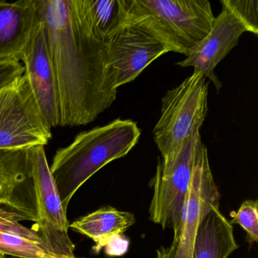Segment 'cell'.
<instances>
[{
  "mask_svg": "<svg viewBox=\"0 0 258 258\" xmlns=\"http://www.w3.org/2000/svg\"><path fill=\"white\" fill-rule=\"evenodd\" d=\"M21 221L29 220L23 214L0 208V258H55L49 254L35 229Z\"/></svg>",
  "mask_w": 258,
  "mask_h": 258,
  "instance_id": "cell-14",
  "label": "cell"
},
{
  "mask_svg": "<svg viewBox=\"0 0 258 258\" xmlns=\"http://www.w3.org/2000/svg\"><path fill=\"white\" fill-rule=\"evenodd\" d=\"M108 67L116 89L134 81L148 66L171 49L140 28L121 23L106 41Z\"/></svg>",
  "mask_w": 258,
  "mask_h": 258,
  "instance_id": "cell-9",
  "label": "cell"
},
{
  "mask_svg": "<svg viewBox=\"0 0 258 258\" xmlns=\"http://www.w3.org/2000/svg\"><path fill=\"white\" fill-rule=\"evenodd\" d=\"M40 21L37 0H0V61L19 60Z\"/></svg>",
  "mask_w": 258,
  "mask_h": 258,
  "instance_id": "cell-13",
  "label": "cell"
},
{
  "mask_svg": "<svg viewBox=\"0 0 258 258\" xmlns=\"http://www.w3.org/2000/svg\"><path fill=\"white\" fill-rule=\"evenodd\" d=\"M36 100L51 128L60 124L59 96L44 24L40 22L21 54Z\"/></svg>",
  "mask_w": 258,
  "mask_h": 258,
  "instance_id": "cell-10",
  "label": "cell"
},
{
  "mask_svg": "<svg viewBox=\"0 0 258 258\" xmlns=\"http://www.w3.org/2000/svg\"><path fill=\"white\" fill-rule=\"evenodd\" d=\"M208 95L206 78L194 72L162 98L161 116L153 130L162 159L176 155L184 142L200 129L208 113Z\"/></svg>",
  "mask_w": 258,
  "mask_h": 258,
  "instance_id": "cell-4",
  "label": "cell"
},
{
  "mask_svg": "<svg viewBox=\"0 0 258 258\" xmlns=\"http://www.w3.org/2000/svg\"><path fill=\"white\" fill-rule=\"evenodd\" d=\"M4 258H29V257H19V256H5V257ZM74 258H84V257H77V256H75V257Z\"/></svg>",
  "mask_w": 258,
  "mask_h": 258,
  "instance_id": "cell-22",
  "label": "cell"
},
{
  "mask_svg": "<svg viewBox=\"0 0 258 258\" xmlns=\"http://www.w3.org/2000/svg\"><path fill=\"white\" fill-rule=\"evenodd\" d=\"M35 196L36 232L55 258L75 257V245L69 235L67 211L63 208L46 159L45 148H30Z\"/></svg>",
  "mask_w": 258,
  "mask_h": 258,
  "instance_id": "cell-7",
  "label": "cell"
},
{
  "mask_svg": "<svg viewBox=\"0 0 258 258\" xmlns=\"http://www.w3.org/2000/svg\"><path fill=\"white\" fill-rule=\"evenodd\" d=\"M121 23L146 31L186 56L212 28L208 0H120Z\"/></svg>",
  "mask_w": 258,
  "mask_h": 258,
  "instance_id": "cell-3",
  "label": "cell"
},
{
  "mask_svg": "<svg viewBox=\"0 0 258 258\" xmlns=\"http://www.w3.org/2000/svg\"><path fill=\"white\" fill-rule=\"evenodd\" d=\"M51 138L25 74L0 90V149L45 146Z\"/></svg>",
  "mask_w": 258,
  "mask_h": 258,
  "instance_id": "cell-5",
  "label": "cell"
},
{
  "mask_svg": "<svg viewBox=\"0 0 258 258\" xmlns=\"http://www.w3.org/2000/svg\"><path fill=\"white\" fill-rule=\"evenodd\" d=\"M245 32L247 28L242 22L231 10L223 7L208 35L190 51L185 59L176 64L181 68H194L195 72L208 78L219 92L223 85L214 70L238 44L240 37Z\"/></svg>",
  "mask_w": 258,
  "mask_h": 258,
  "instance_id": "cell-11",
  "label": "cell"
},
{
  "mask_svg": "<svg viewBox=\"0 0 258 258\" xmlns=\"http://www.w3.org/2000/svg\"><path fill=\"white\" fill-rule=\"evenodd\" d=\"M140 136L136 122L116 119L80 133L69 146L58 149L49 168L64 209L67 211L75 193L96 172L126 156Z\"/></svg>",
  "mask_w": 258,
  "mask_h": 258,
  "instance_id": "cell-2",
  "label": "cell"
},
{
  "mask_svg": "<svg viewBox=\"0 0 258 258\" xmlns=\"http://www.w3.org/2000/svg\"><path fill=\"white\" fill-rule=\"evenodd\" d=\"M223 7L232 12L247 28V32L257 35L258 1L256 0H223Z\"/></svg>",
  "mask_w": 258,
  "mask_h": 258,
  "instance_id": "cell-19",
  "label": "cell"
},
{
  "mask_svg": "<svg viewBox=\"0 0 258 258\" xmlns=\"http://www.w3.org/2000/svg\"><path fill=\"white\" fill-rule=\"evenodd\" d=\"M135 223L132 213L107 206L81 217L69 228L93 240L96 243L94 249L98 252L110 237L122 235Z\"/></svg>",
  "mask_w": 258,
  "mask_h": 258,
  "instance_id": "cell-16",
  "label": "cell"
},
{
  "mask_svg": "<svg viewBox=\"0 0 258 258\" xmlns=\"http://www.w3.org/2000/svg\"><path fill=\"white\" fill-rule=\"evenodd\" d=\"M59 96L61 126L87 125L108 109L117 89L106 43L95 34L88 0H37Z\"/></svg>",
  "mask_w": 258,
  "mask_h": 258,
  "instance_id": "cell-1",
  "label": "cell"
},
{
  "mask_svg": "<svg viewBox=\"0 0 258 258\" xmlns=\"http://www.w3.org/2000/svg\"><path fill=\"white\" fill-rule=\"evenodd\" d=\"M220 197L210 166L208 150L202 142L171 244L169 247L161 246L157 250V258H192L199 225L213 206L220 205Z\"/></svg>",
  "mask_w": 258,
  "mask_h": 258,
  "instance_id": "cell-8",
  "label": "cell"
},
{
  "mask_svg": "<svg viewBox=\"0 0 258 258\" xmlns=\"http://www.w3.org/2000/svg\"><path fill=\"white\" fill-rule=\"evenodd\" d=\"M238 248L233 227L214 205L199 225L192 258H228Z\"/></svg>",
  "mask_w": 258,
  "mask_h": 258,
  "instance_id": "cell-15",
  "label": "cell"
},
{
  "mask_svg": "<svg viewBox=\"0 0 258 258\" xmlns=\"http://www.w3.org/2000/svg\"><path fill=\"white\" fill-rule=\"evenodd\" d=\"M129 241L121 235H115L110 237L104 243L105 253L109 256H121L126 253Z\"/></svg>",
  "mask_w": 258,
  "mask_h": 258,
  "instance_id": "cell-21",
  "label": "cell"
},
{
  "mask_svg": "<svg viewBox=\"0 0 258 258\" xmlns=\"http://www.w3.org/2000/svg\"><path fill=\"white\" fill-rule=\"evenodd\" d=\"M25 74L23 64L18 59L0 61V90Z\"/></svg>",
  "mask_w": 258,
  "mask_h": 258,
  "instance_id": "cell-20",
  "label": "cell"
},
{
  "mask_svg": "<svg viewBox=\"0 0 258 258\" xmlns=\"http://www.w3.org/2000/svg\"><path fill=\"white\" fill-rule=\"evenodd\" d=\"M89 10L95 34L106 41L122 20L120 0H88Z\"/></svg>",
  "mask_w": 258,
  "mask_h": 258,
  "instance_id": "cell-17",
  "label": "cell"
},
{
  "mask_svg": "<svg viewBox=\"0 0 258 258\" xmlns=\"http://www.w3.org/2000/svg\"><path fill=\"white\" fill-rule=\"evenodd\" d=\"M0 208L36 222L35 196L30 148L0 149Z\"/></svg>",
  "mask_w": 258,
  "mask_h": 258,
  "instance_id": "cell-12",
  "label": "cell"
},
{
  "mask_svg": "<svg viewBox=\"0 0 258 258\" xmlns=\"http://www.w3.org/2000/svg\"><path fill=\"white\" fill-rule=\"evenodd\" d=\"M258 203L256 200L243 202L236 212L232 213L231 225L238 224L245 231L246 241L250 245L258 241Z\"/></svg>",
  "mask_w": 258,
  "mask_h": 258,
  "instance_id": "cell-18",
  "label": "cell"
},
{
  "mask_svg": "<svg viewBox=\"0 0 258 258\" xmlns=\"http://www.w3.org/2000/svg\"><path fill=\"white\" fill-rule=\"evenodd\" d=\"M201 143L200 129H196L176 155L158 159L156 173L150 183L153 196L149 220L164 229L174 231L179 223Z\"/></svg>",
  "mask_w": 258,
  "mask_h": 258,
  "instance_id": "cell-6",
  "label": "cell"
}]
</instances>
